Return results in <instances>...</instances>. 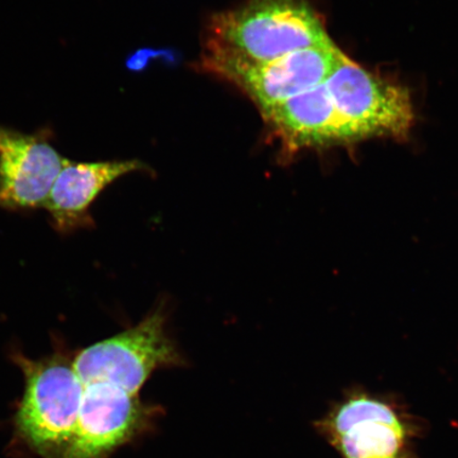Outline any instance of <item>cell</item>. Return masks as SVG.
Returning a JSON list of instances; mask_svg holds the SVG:
<instances>
[{"label":"cell","mask_w":458,"mask_h":458,"mask_svg":"<svg viewBox=\"0 0 458 458\" xmlns=\"http://www.w3.org/2000/svg\"><path fill=\"white\" fill-rule=\"evenodd\" d=\"M50 136L48 130L26 134L0 127V208H44L65 162Z\"/></svg>","instance_id":"7"},{"label":"cell","mask_w":458,"mask_h":458,"mask_svg":"<svg viewBox=\"0 0 458 458\" xmlns=\"http://www.w3.org/2000/svg\"><path fill=\"white\" fill-rule=\"evenodd\" d=\"M346 57L332 41L263 62L205 49L200 67L236 85L263 112L325 84Z\"/></svg>","instance_id":"3"},{"label":"cell","mask_w":458,"mask_h":458,"mask_svg":"<svg viewBox=\"0 0 458 458\" xmlns=\"http://www.w3.org/2000/svg\"><path fill=\"white\" fill-rule=\"evenodd\" d=\"M25 392L15 415L20 437L43 458H64L76 432L84 387L73 359L56 352L39 360L15 354Z\"/></svg>","instance_id":"2"},{"label":"cell","mask_w":458,"mask_h":458,"mask_svg":"<svg viewBox=\"0 0 458 458\" xmlns=\"http://www.w3.org/2000/svg\"><path fill=\"white\" fill-rule=\"evenodd\" d=\"M356 140L408 136L414 123L409 90L375 76L346 57L325 83Z\"/></svg>","instance_id":"5"},{"label":"cell","mask_w":458,"mask_h":458,"mask_svg":"<svg viewBox=\"0 0 458 458\" xmlns=\"http://www.w3.org/2000/svg\"><path fill=\"white\" fill-rule=\"evenodd\" d=\"M343 458H404L409 428L391 405L356 394L317 423Z\"/></svg>","instance_id":"6"},{"label":"cell","mask_w":458,"mask_h":458,"mask_svg":"<svg viewBox=\"0 0 458 458\" xmlns=\"http://www.w3.org/2000/svg\"><path fill=\"white\" fill-rule=\"evenodd\" d=\"M152 409L108 383L85 386L76 432L64 458H106L147 425Z\"/></svg>","instance_id":"8"},{"label":"cell","mask_w":458,"mask_h":458,"mask_svg":"<svg viewBox=\"0 0 458 458\" xmlns=\"http://www.w3.org/2000/svg\"><path fill=\"white\" fill-rule=\"evenodd\" d=\"M139 160L76 163L65 159L44 205L60 232L91 225L89 208L107 186L131 172L145 169Z\"/></svg>","instance_id":"10"},{"label":"cell","mask_w":458,"mask_h":458,"mask_svg":"<svg viewBox=\"0 0 458 458\" xmlns=\"http://www.w3.org/2000/svg\"><path fill=\"white\" fill-rule=\"evenodd\" d=\"M205 49L263 62L331 41L307 0H249L211 19Z\"/></svg>","instance_id":"1"},{"label":"cell","mask_w":458,"mask_h":458,"mask_svg":"<svg viewBox=\"0 0 458 458\" xmlns=\"http://www.w3.org/2000/svg\"><path fill=\"white\" fill-rule=\"evenodd\" d=\"M180 363L160 310L135 327L83 349L73 358V368L84 386L108 383L135 396L153 371Z\"/></svg>","instance_id":"4"},{"label":"cell","mask_w":458,"mask_h":458,"mask_svg":"<svg viewBox=\"0 0 458 458\" xmlns=\"http://www.w3.org/2000/svg\"><path fill=\"white\" fill-rule=\"evenodd\" d=\"M286 157L301 148L356 141L337 113L326 84L261 112Z\"/></svg>","instance_id":"9"}]
</instances>
